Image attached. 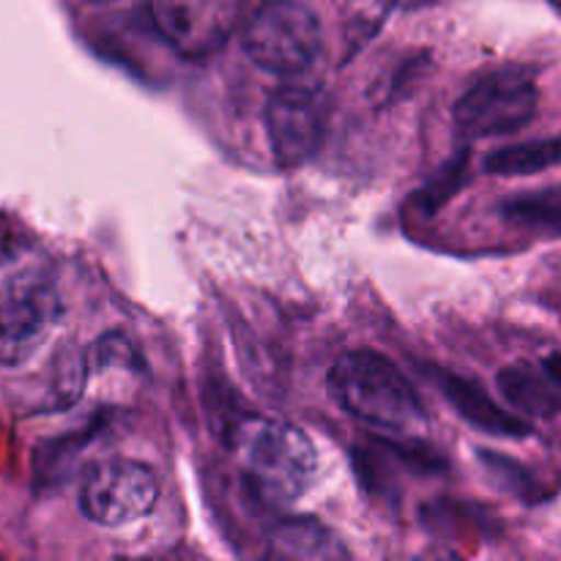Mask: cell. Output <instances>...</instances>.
<instances>
[{
  "instance_id": "1",
  "label": "cell",
  "mask_w": 561,
  "mask_h": 561,
  "mask_svg": "<svg viewBox=\"0 0 561 561\" xmlns=\"http://www.w3.org/2000/svg\"><path fill=\"white\" fill-rule=\"evenodd\" d=\"M327 383L345 414L378 431L414 433L427 425L420 394L387 356L373 351L343 354L329 370Z\"/></svg>"
},
{
  "instance_id": "2",
  "label": "cell",
  "mask_w": 561,
  "mask_h": 561,
  "mask_svg": "<svg viewBox=\"0 0 561 561\" xmlns=\"http://www.w3.org/2000/svg\"><path fill=\"white\" fill-rule=\"evenodd\" d=\"M233 444L244 449L247 477L263 502L277 507L299 502L316 480V447L299 425L247 416L233 433Z\"/></svg>"
},
{
  "instance_id": "3",
  "label": "cell",
  "mask_w": 561,
  "mask_h": 561,
  "mask_svg": "<svg viewBox=\"0 0 561 561\" xmlns=\"http://www.w3.org/2000/svg\"><path fill=\"white\" fill-rule=\"evenodd\" d=\"M241 49L266 75L299 77L321 58V22L299 0H266L244 22Z\"/></svg>"
},
{
  "instance_id": "4",
  "label": "cell",
  "mask_w": 561,
  "mask_h": 561,
  "mask_svg": "<svg viewBox=\"0 0 561 561\" xmlns=\"http://www.w3.org/2000/svg\"><path fill=\"white\" fill-rule=\"evenodd\" d=\"M60 294L38 263L0 268V362H22L53 334L60 321Z\"/></svg>"
},
{
  "instance_id": "5",
  "label": "cell",
  "mask_w": 561,
  "mask_h": 561,
  "mask_svg": "<svg viewBox=\"0 0 561 561\" xmlns=\"http://www.w3.org/2000/svg\"><path fill=\"white\" fill-rule=\"evenodd\" d=\"M250 0H148L159 36L175 55L206 60L241 27Z\"/></svg>"
},
{
  "instance_id": "6",
  "label": "cell",
  "mask_w": 561,
  "mask_h": 561,
  "mask_svg": "<svg viewBox=\"0 0 561 561\" xmlns=\"http://www.w3.org/2000/svg\"><path fill=\"white\" fill-rule=\"evenodd\" d=\"M157 502V474L137 460L115 458L93 463L80 488L82 515L104 529H118L146 518Z\"/></svg>"
},
{
  "instance_id": "7",
  "label": "cell",
  "mask_w": 561,
  "mask_h": 561,
  "mask_svg": "<svg viewBox=\"0 0 561 561\" xmlns=\"http://www.w3.org/2000/svg\"><path fill=\"white\" fill-rule=\"evenodd\" d=\"M540 93L524 69H504L477 82L455 107V124L466 137H499L529 126Z\"/></svg>"
},
{
  "instance_id": "8",
  "label": "cell",
  "mask_w": 561,
  "mask_h": 561,
  "mask_svg": "<svg viewBox=\"0 0 561 561\" xmlns=\"http://www.w3.org/2000/svg\"><path fill=\"white\" fill-rule=\"evenodd\" d=\"M329 99L318 85L290 82L272 93L266 107V129L274 159L283 168H299L321 148L327 135Z\"/></svg>"
},
{
  "instance_id": "9",
  "label": "cell",
  "mask_w": 561,
  "mask_h": 561,
  "mask_svg": "<svg viewBox=\"0 0 561 561\" xmlns=\"http://www.w3.org/2000/svg\"><path fill=\"white\" fill-rule=\"evenodd\" d=\"M496 383L504 400L524 414L540 416V420H553L559 414L561 381L557 354H551L540 365L515 362V365L499 370Z\"/></svg>"
},
{
  "instance_id": "10",
  "label": "cell",
  "mask_w": 561,
  "mask_h": 561,
  "mask_svg": "<svg viewBox=\"0 0 561 561\" xmlns=\"http://www.w3.org/2000/svg\"><path fill=\"white\" fill-rule=\"evenodd\" d=\"M433 376H436V387L442 389L444 398L455 405V411H458L471 427H477V431L482 433H491V436L499 438L531 436L529 422L518 420L515 414L504 411L502 405H499L496 400H491V394H488L485 389L477 387V383L442 370H433Z\"/></svg>"
},
{
  "instance_id": "11",
  "label": "cell",
  "mask_w": 561,
  "mask_h": 561,
  "mask_svg": "<svg viewBox=\"0 0 561 561\" xmlns=\"http://www.w3.org/2000/svg\"><path fill=\"white\" fill-rule=\"evenodd\" d=\"M279 553L294 559H343L348 557L345 542L329 526L316 518H288L274 531Z\"/></svg>"
},
{
  "instance_id": "12",
  "label": "cell",
  "mask_w": 561,
  "mask_h": 561,
  "mask_svg": "<svg viewBox=\"0 0 561 561\" xmlns=\"http://www.w3.org/2000/svg\"><path fill=\"white\" fill-rule=\"evenodd\" d=\"M559 164V140L551 137V140L540 142H524V146H510L499 148V151L488 153L485 157V170L491 175H507V179H515V175H535L542 173V170H551Z\"/></svg>"
},
{
  "instance_id": "13",
  "label": "cell",
  "mask_w": 561,
  "mask_h": 561,
  "mask_svg": "<svg viewBox=\"0 0 561 561\" xmlns=\"http://www.w3.org/2000/svg\"><path fill=\"white\" fill-rule=\"evenodd\" d=\"M559 190H546L540 195L513 197L502 206V214L515 225H531V228H548L551 233L559 230Z\"/></svg>"
},
{
  "instance_id": "14",
  "label": "cell",
  "mask_w": 561,
  "mask_h": 561,
  "mask_svg": "<svg viewBox=\"0 0 561 561\" xmlns=\"http://www.w3.org/2000/svg\"><path fill=\"white\" fill-rule=\"evenodd\" d=\"M466 168H469V164H466V153H460L458 159H453V162H447L438 170L436 179L427 181L425 190H422L420 195L425 214H436V208H442L444 203L458 192V186L463 184L466 179Z\"/></svg>"
},
{
  "instance_id": "15",
  "label": "cell",
  "mask_w": 561,
  "mask_h": 561,
  "mask_svg": "<svg viewBox=\"0 0 561 561\" xmlns=\"http://www.w3.org/2000/svg\"><path fill=\"white\" fill-rule=\"evenodd\" d=\"M85 5H110V3H118V0H80Z\"/></svg>"
},
{
  "instance_id": "16",
  "label": "cell",
  "mask_w": 561,
  "mask_h": 561,
  "mask_svg": "<svg viewBox=\"0 0 561 561\" xmlns=\"http://www.w3.org/2000/svg\"><path fill=\"white\" fill-rule=\"evenodd\" d=\"M551 3H557V0H551Z\"/></svg>"
}]
</instances>
